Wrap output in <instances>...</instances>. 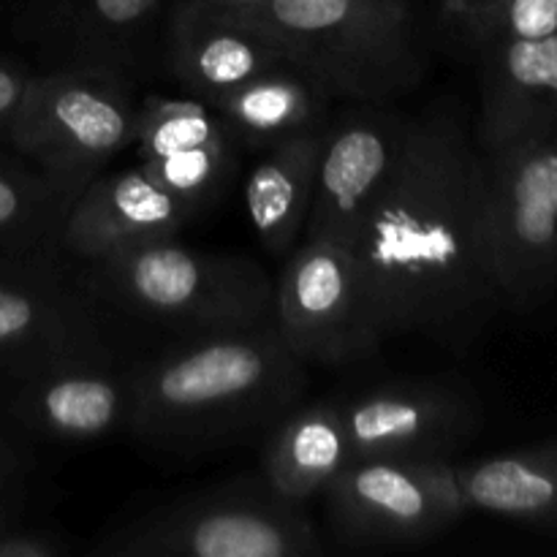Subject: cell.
Here are the masks:
<instances>
[{
  "instance_id": "obj_1",
  "label": "cell",
  "mask_w": 557,
  "mask_h": 557,
  "mask_svg": "<svg viewBox=\"0 0 557 557\" xmlns=\"http://www.w3.org/2000/svg\"><path fill=\"white\" fill-rule=\"evenodd\" d=\"M484 152L455 114H411L406 147L354 243L389 335L466 354L504 313L484 243Z\"/></svg>"
},
{
  "instance_id": "obj_2",
  "label": "cell",
  "mask_w": 557,
  "mask_h": 557,
  "mask_svg": "<svg viewBox=\"0 0 557 557\" xmlns=\"http://www.w3.org/2000/svg\"><path fill=\"white\" fill-rule=\"evenodd\" d=\"M131 433L174 449L243 441L275 428L299 403L308 375L275 326L190 337L134 368Z\"/></svg>"
},
{
  "instance_id": "obj_3",
  "label": "cell",
  "mask_w": 557,
  "mask_h": 557,
  "mask_svg": "<svg viewBox=\"0 0 557 557\" xmlns=\"http://www.w3.org/2000/svg\"><path fill=\"white\" fill-rule=\"evenodd\" d=\"M85 267L82 283L96 302L188 341L275 326V281L250 256L185 248L174 237Z\"/></svg>"
},
{
  "instance_id": "obj_4",
  "label": "cell",
  "mask_w": 557,
  "mask_h": 557,
  "mask_svg": "<svg viewBox=\"0 0 557 557\" xmlns=\"http://www.w3.org/2000/svg\"><path fill=\"white\" fill-rule=\"evenodd\" d=\"M248 20L313 71L335 101H397L422 85L433 58L417 0H270Z\"/></svg>"
},
{
  "instance_id": "obj_5",
  "label": "cell",
  "mask_w": 557,
  "mask_h": 557,
  "mask_svg": "<svg viewBox=\"0 0 557 557\" xmlns=\"http://www.w3.org/2000/svg\"><path fill=\"white\" fill-rule=\"evenodd\" d=\"M326 544L302 504L239 479L161 506L92 547L101 557H313Z\"/></svg>"
},
{
  "instance_id": "obj_6",
  "label": "cell",
  "mask_w": 557,
  "mask_h": 557,
  "mask_svg": "<svg viewBox=\"0 0 557 557\" xmlns=\"http://www.w3.org/2000/svg\"><path fill=\"white\" fill-rule=\"evenodd\" d=\"M484 243L504 310L531 313L557 297V134L484 152Z\"/></svg>"
},
{
  "instance_id": "obj_7",
  "label": "cell",
  "mask_w": 557,
  "mask_h": 557,
  "mask_svg": "<svg viewBox=\"0 0 557 557\" xmlns=\"http://www.w3.org/2000/svg\"><path fill=\"white\" fill-rule=\"evenodd\" d=\"M139 101L134 82L112 71H33L9 147L58 177L90 183L134 147Z\"/></svg>"
},
{
  "instance_id": "obj_8",
  "label": "cell",
  "mask_w": 557,
  "mask_h": 557,
  "mask_svg": "<svg viewBox=\"0 0 557 557\" xmlns=\"http://www.w3.org/2000/svg\"><path fill=\"white\" fill-rule=\"evenodd\" d=\"M275 330L302 364L341 368L389 337L357 253L330 239H302L275 281Z\"/></svg>"
},
{
  "instance_id": "obj_9",
  "label": "cell",
  "mask_w": 557,
  "mask_h": 557,
  "mask_svg": "<svg viewBox=\"0 0 557 557\" xmlns=\"http://www.w3.org/2000/svg\"><path fill=\"white\" fill-rule=\"evenodd\" d=\"M321 495L332 539L348 549L428 542L471 511L451 460H354Z\"/></svg>"
},
{
  "instance_id": "obj_10",
  "label": "cell",
  "mask_w": 557,
  "mask_h": 557,
  "mask_svg": "<svg viewBox=\"0 0 557 557\" xmlns=\"http://www.w3.org/2000/svg\"><path fill=\"white\" fill-rule=\"evenodd\" d=\"M114 357L90 292L63 275V259L0 261V373H41Z\"/></svg>"
},
{
  "instance_id": "obj_11",
  "label": "cell",
  "mask_w": 557,
  "mask_h": 557,
  "mask_svg": "<svg viewBox=\"0 0 557 557\" xmlns=\"http://www.w3.org/2000/svg\"><path fill=\"white\" fill-rule=\"evenodd\" d=\"M408 131L411 114L397 112L392 103H351L341 117H330L302 239L354 248L400 161Z\"/></svg>"
},
{
  "instance_id": "obj_12",
  "label": "cell",
  "mask_w": 557,
  "mask_h": 557,
  "mask_svg": "<svg viewBox=\"0 0 557 557\" xmlns=\"http://www.w3.org/2000/svg\"><path fill=\"white\" fill-rule=\"evenodd\" d=\"M354 460H451L479 433V406L444 379L373 386L341 403Z\"/></svg>"
},
{
  "instance_id": "obj_13",
  "label": "cell",
  "mask_w": 557,
  "mask_h": 557,
  "mask_svg": "<svg viewBox=\"0 0 557 557\" xmlns=\"http://www.w3.org/2000/svg\"><path fill=\"white\" fill-rule=\"evenodd\" d=\"M174 0H27L22 38L47 58V69L112 71L136 82L161 60V33Z\"/></svg>"
},
{
  "instance_id": "obj_14",
  "label": "cell",
  "mask_w": 557,
  "mask_h": 557,
  "mask_svg": "<svg viewBox=\"0 0 557 557\" xmlns=\"http://www.w3.org/2000/svg\"><path fill=\"white\" fill-rule=\"evenodd\" d=\"M134 150L141 166L196 212L221 199L237 169V139L199 98L152 96L139 101Z\"/></svg>"
},
{
  "instance_id": "obj_15",
  "label": "cell",
  "mask_w": 557,
  "mask_h": 557,
  "mask_svg": "<svg viewBox=\"0 0 557 557\" xmlns=\"http://www.w3.org/2000/svg\"><path fill=\"white\" fill-rule=\"evenodd\" d=\"M134 368L107 359L69 362L9 379L5 411L33 435L49 441H96L134 422Z\"/></svg>"
},
{
  "instance_id": "obj_16",
  "label": "cell",
  "mask_w": 557,
  "mask_h": 557,
  "mask_svg": "<svg viewBox=\"0 0 557 557\" xmlns=\"http://www.w3.org/2000/svg\"><path fill=\"white\" fill-rule=\"evenodd\" d=\"M199 212L141 163L101 172L82 188L63 228V253L90 264L158 239L180 237Z\"/></svg>"
},
{
  "instance_id": "obj_17",
  "label": "cell",
  "mask_w": 557,
  "mask_h": 557,
  "mask_svg": "<svg viewBox=\"0 0 557 557\" xmlns=\"http://www.w3.org/2000/svg\"><path fill=\"white\" fill-rule=\"evenodd\" d=\"M292 54L248 16L172 3L161 33V63L190 98L212 103Z\"/></svg>"
},
{
  "instance_id": "obj_18",
  "label": "cell",
  "mask_w": 557,
  "mask_h": 557,
  "mask_svg": "<svg viewBox=\"0 0 557 557\" xmlns=\"http://www.w3.org/2000/svg\"><path fill=\"white\" fill-rule=\"evenodd\" d=\"M479 69L476 145L495 152L557 134V33L471 49Z\"/></svg>"
},
{
  "instance_id": "obj_19",
  "label": "cell",
  "mask_w": 557,
  "mask_h": 557,
  "mask_svg": "<svg viewBox=\"0 0 557 557\" xmlns=\"http://www.w3.org/2000/svg\"><path fill=\"white\" fill-rule=\"evenodd\" d=\"M332 103L335 98L324 82L288 58L286 63L253 76L210 107L221 114L237 145L267 150L326 128Z\"/></svg>"
},
{
  "instance_id": "obj_20",
  "label": "cell",
  "mask_w": 557,
  "mask_h": 557,
  "mask_svg": "<svg viewBox=\"0 0 557 557\" xmlns=\"http://www.w3.org/2000/svg\"><path fill=\"white\" fill-rule=\"evenodd\" d=\"M321 141L324 128L267 147L245 180L243 199L250 226L277 259H286L305 237Z\"/></svg>"
},
{
  "instance_id": "obj_21",
  "label": "cell",
  "mask_w": 557,
  "mask_h": 557,
  "mask_svg": "<svg viewBox=\"0 0 557 557\" xmlns=\"http://www.w3.org/2000/svg\"><path fill=\"white\" fill-rule=\"evenodd\" d=\"M351 462L343 406L335 400L294 406L264 444V479L281 498L305 504Z\"/></svg>"
},
{
  "instance_id": "obj_22",
  "label": "cell",
  "mask_w": 557,
  "mask_h": 557,
  "mask_svg": "<svg viewBox=\"0 0 557 557\" xmlns=\"http://www.w3.org/2000/svg\"><path fill=\"white\" fill-rule=\"evenodd\" d=\"M82 188L25 156H0V261L63 259V228Z\"/></svg>"
},
{
  "instance_id": "obj_23",
  "label": "cell",
  "mask_w": 557,
  "mask_h": 557,
  "mask_svg": "<svg viewBox=\"0 0 557 557\" xmlns=\"http://www.w3.org/2000/svg\"><path fill=\"white\" fill-rule=\"evenodd\" d=\"M457 479L471 509L557 525V441L457 466Z\"/></svg>"
},
{
  "instance_id": "obj_24",
  "label": "cell",
  "mask_w": 557,
  "mask_h": 557,
  "mask_svg": "<svg viewBox=\"0 0 557 557\" xmlns=\"http://www.w3.org/2000/svg\"><path fill=\"white\" fill-rule=\"evenodd\" d=\"M444 20L471 52L482 44L557 33V0H471Z\"/></svg>"
},
{
  "instance_id": "obj_25",
  "label": "cell",
  "mask_w": 557,
  "mask_h": 557,
  "mask_svg": "<svg viewBox=\"0 0 557 557\" xmlns=\"http://www.w3.org/2000/svg\"><path fill=\"white\" fill-rule=\"evenodd\" d=\"M30 79L33 71L25 63L0 54V145H9L11 128H14L16 114L25 101Z\"/></svg>"
},
{
  "instance_id": "obj_26",
  "label": "cell",
  "mask_w": 557,
  "mask_h": 557,
  "mask_svg": "<svg viewBox=\"0 0 557 557\" xmlns=\"http://www.w3.org/2000/svg\"><path fill=\"white\" fill-rule=\"evenodd\" d=\"M71 547L60 533L25 528V522L0 533V557H63Z\"/></svg>"
},
{
  "instance_id": "obj_27",
  "label": "cell",
  "mask_w": 557,
  "mask_h": 557,
  "mask_svg": "<svg viewBox=\"0 0 557 557\" xmlns=\"http://www.w3.org/2000/svg\"><path fill=\"white\" fill-rule=\"evenodd\" d=\"M25 471L27 457L22 455V449L9 438V435L0 433V490L20 487Z\"/></svg>"
},
{
  "instance_id": "obj_28",
  "label": "cell",
  "mask_w": 557,
  "mask_h": 557,
  "mask_svg": "<svg viewBox=\"0 0 557 557\" xmlns=\"http://www.w3.org/2000/svg\"><path fill=\"white\" fill-rule=\"evenodd\" d=\"M174 3L194 5V9L215 11V14H228V16H250L261 9L270 0H174Z\"/></svg>"
},
{
  "instance_id": "obj_29",
  "label": "cell",
  "mask_w": 557,
  "mask_h": 557,
  "mask_svg": "<svg viewBox=\"0 0 557 557\" xmlns=\"http://www.w3.org/2000/svg\"><path fill=\"white\" fill-rule=\"evenodd\" d=\"M22 522V500L20 487L0 490V533Z\"/></svg>"
},
{
  "instance_id": "obj_30",
  "label": "cell",
  "mask_w": 557,
  "mask_h": 557,
  "mask_svg": "<svg viewBox=\"0 0 557 557\" xmlns=\"http://www.w3.org/2000/svg\"><path fill=\"white\" fill-rule=\"evenodd\" d=\"M438 3H441V14L449 16V14H455V11H460L462 5L471 3V0H438Z\"/></svg>"
}]
</instances>
